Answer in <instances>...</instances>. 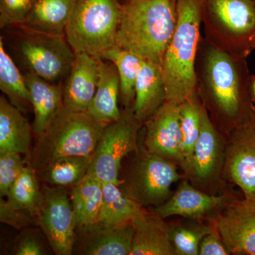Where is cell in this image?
<instances>
[{
  "label": "cell",
  "instance_id": "14",
  "mask_svg": "<svg viewBox=\"0 0 255 255\" xmlns=\"http://www.w3.org/2000/svg\"><path fill=\"white\" fill-rule=\"evenodd\" d=\"M142 138L152 153L174 162L182 169V132L179 105L166 102L142 128Z\"/></svg>",
  "mask_w": 255,
  "mask_h": 255
},
{
  "label": "cell",
  "instance_id": "4",
  "mask_svg": "<svg viewBox=\"0 0 255 255\" xmlns=\"http://www.w3.org/2000/svg\"><path fill=\"white\" fill-rule=\"evenodd\" d=\"M107 124L88 112H75L63 106L46 130L36 136L28 163L35 171L66 156H91Z\"/></svg>",
  "mask_w": 255,
  "mask_h": 255
},
{
  "label": "cell",
  "instance_id": "3",
  "mask_svg": "<svg viewBox=\"0 0 255 255\" xmlns=\"http://www.w3.org/2000/svg\"><path fill=\"white\" fill-rule=\"evenodd\" d=\"M205 0H177V20L162 59L166 102L180 105L196 92V60Z\"/></svg>",
  "mask_w": 255,
  "mask_h": 255
},
{
  "label": "cell",
  "instance_id": "8",
  "mask_svg": "<svg viewBox=\"0 0 255 255\" xmlns=\"http://www.w3.org/2000/svg\"><path fill=\"white\" fill-rule=\"evenodd\" d=\"M142 126L132 108H122L120 118L104 128L91 156L87 174L101 182L119 186L122 163L138 147Z\"/></svg>",
  "mask_w": 255,
  "mask_h": 255
},
{
  "label": "cell",
  "instance_id": "35",
  "mask_svg": "<svg viewBox=\"0 0 255 255\" xmlns=\"http://www.w3.org/2000/svg\"><path fill=\"white\" fill-rule=\"evenodd\" d=\"M0 220L1 223H6L18 231L37 226L36 218L33 214L23 210L15 209L2 198L0 199Z\"/></svg>",
  "mask_w": 255,
  "mask_h": 255
},
{
  "label": "cell",
  "instance_id": "34",
  "mask_svg": "<svg viewBox=\"0 0 255 255\" xmlns=\"http://www.w3.org/2000/svg\"><path fill=\"white\" fill-rule=\"evenodd\" d=\"M33 0H0V28L24 23Z\"/></svg>",
  "mask_w": 255,
  "mask_h": 255
},
{
  "label": "cell",
  "instance_id": "22",
  "mask_svg": "<svg viewBox=\"0 0 255 255\" xmlns=\"http://www.w3.org/2000/svg\"><path fill=\"white\" fill-rule=\"evenodd\" d=\"M100 60L98 83L88 112L93 118L105 124L120 118V78L118 70L112 62Z\"/></svg>",
  "mask_w": 255,
  "mask_h": 255
},
{
  "label": "cell",
  "instance_id": "21",
  "mask_svg": "<svg viewBox=\"0 0 255 255\" xmlns=\"http://www.w3.org/2000/svg\"><path fill=\"white\" fill-rule=\"evenodd\" d=\"M25 80L31 95L34 120L32 130L35 137L45 130L63 105V87L56 85L28 72Z\"/></svg>",
  "mask_w": 255,
  "mask_h": 255
},
{
  "label": "cell",
  "instance_id": "24",
  "mask_svg": "<svg viewBox=\"0 0 255 255\" xmlns=\"http://www.w3.org/2000/svg\"><path fill=\"white\" fill-rule=\"evenodd\" d=\"M90 162V156H66L55 159L36 172L42 184L72 189L86 177Z\"/></svg>",
  "mask_w": 255,
  "mask_h": 255
},
{
  "label": "cell",
  "instance_id": "38",
  "mask_svg": "<svg viewBox=\"0 0 255 255\" xmlns=\"http://www.w3.org/2000/svg\"><path fill=\"white\" fill-rule=\"evenodd\" d=\"M172 2L174 3V4L176 5V2H177V0H172Z\"/></svg>",
  "mask_w": 255,
  "mask_h": 255
},
{
  "label": "cell",
  "instance_id": "17",
  "mask_svg": "<svg viewBox=\"0 0 255 255\" xmlns=\"http://www.w3.org/2000/svg\"><path fill=\"white\" fill-rule=\"evenodd\" d=\"M100 60L86 53L75 54L63 87V105L75 112H88L98 83Z\"/></svg>",
  "mask_w": 255,
  "mask_h": 255
},
{
  "label": "cell",
  "instance_id": "26",
  "mask_svg": "<svg viewBox=\"0 0 255 255\" xmlns=\"http://www.w3.org/2000/svg\"><path fill=\"white\" fill-rule=\"evenodd\" d=\"M145 210L117 184L103 182V201L99 221L113 225L132 223Z\"/></svg>",
  "mask_w": 255,
  "mask_h": 255
},
{
  "label": "cell",
  "instance_id": "2",
  "mask_svg": "<svg viewBox=\"0 0 255 255\" xmlns=\"http://www.w3.org/2000/svg\"><path fill=\"white\" fill-rule=\"evenodd\" d=\"M117 36L121 48L162 63L173 36L177 14L172 0H123Z\"/></svg>",
  "mask_w": 255,
  "mask_h": 255
},
{
  "label": "cell",
  "instance_id": "1",
  "mask_svg": "<svg viewBox=\"0 0 255 255\" xmlns=\"http://www.w3.org/2000/svg\"><path fill=\"white\" fill-rule=\"evenodd\" d=\"M196 90L211 122L225 137L255 116L248 58L228 54L201 38L196 60Z\"/></svg>",
  "mask_w": 255,
  "mask_h": 255
},
{
  "label": "cell",
  "instance_id": "28",
  "mask_svg": "<svg viewBox=\"0 0 255 255\" xmlns=\"http://www.w3.org/2000/svg\"><path fill=\"white\" fill-rule=\"evenodd\" d=\"M103 60L112 62L118 70L120 78V102L122 108H132L141 58L117 45L105 53Z\"/></svg>",
  "mask_w": 255,
  "mask_h": 255
},
{
  "label": "cell",
  "instance_id": "25",
  "mask_svg": "<svg viewBox=\"0 0 255 255\" xmlns=\"http://www.w3.org/2000/svg\"><path fill=\"white\" fill-rule=\"evenodd\" d=\"M70 199L76 227L97 222L103 201V182L87 174L78 185L70 189Z\"/></svg>",
  "mask_w": 255,
  "mask_h": 255
},
{
  "label": "cell",
  "instance_id": "16",
  "mask_svg": "<svg viewBox=\"0 0 255 255\" xmlns=\"http://www.w3.org/2000/svg\"><path fill=\"white\" fill-rule=\"evenodd\" d=\"M232 196L228 193L219 195L208 194L184 179L168 200L153 211L164 219L173 216L201 219L217 211Z\"/></svg>",
  "mask_w": 255,
  "mask_h": 255
},
{
  "label": "cell",
  "instance_id": "12",
  "mask_svg": "<svg viewBox=\"0 0 255 255\" xmlns=\"http://www.w3.org/2000/svg\"><path fill=\"white\" fill-rule=\"evenodd\" d=\"M209 223L231 255H255V201L233 196Z\"/></svg>",
  "mask_w": 255,
  "mask_h": 255
},
{
  "label": "cell",
  "instance_id": "37",
  "mask_svg": "<svg viewBox=\"0 0 255 255\" xmlns=\"http://www.w3.org/2000/svg\"><path fill=\"white\" fill-rule=\"evenodd\" d=\"M251 96L253 102L255 104V75L252 76Z\"/></svg>",
  "mask_w": 255,
  "mask_h": 255
},
{
  "label": "cell",
  "instance_id": "7",
  "mask_svg": "<svg viewBox=\"0 0 255 255\" xmlns=\"http://www.w3.org/2000/svg\"><path fill=\"white\" fill-rule=\"evenodd\" d=\"M205 38L228 54L248 58L255 50V0H205Z\"/></svg>",
  "mask_w": 255,
  "mask_h": 255
},
{
  "label": "cell",
  "instance_id": "11",
  "mask_svg": "<svg viewBox=\"0 0 255 255\" xmlns=\"http://www.w3.org/2000/svg\"><path fill=\"white\" fill-rule=\"evenodd\" d=\"M35 218L55 255H73L76 225L70 189L42 184Z\"/></svg>",
  "mask_w": 255,
  "mask_h": 255
},
{
  "label": "cell",
  "instance_id": "23",
  "mask_svg": "<svg viewBox=\"0 0 255 255\" xmlns=\"http://www.w3.org/2000/svg\"><path fill=\"white\" fill-rule=\"evenodd\" d=\"M75 0H33L27 17L21 26L53 36H65Z\"/></svg>",
  "mask_w": 255,
  "mask_h": 255
},
{
  "label": "cell",
  "instance_id": "29",
  "mask_svg": "<svg viewBox=\"0 0 255 255\" xmlns=\"http://www.w3.org/2000/svg\"><path fill=\"white\" fill-rule=\"evenodd\" d=\"M202 110L203 105L196 90L179 105L183 157L182 170L184 178L190 168L194 147L200 134Z\"/></svg>",
  "mask_w": 255,
  "mask_h": 255
},
{
  "label": "cell",
  "instance_id": "15",
  "mask_svg": "<svg viewBox=\"0 0 255 255\" xmlns=\"http://www.w3.org/2000/svg\"><path fill=\"white\" fill-rule=\"evenodd\" d=\"M133 236L132 223L113 225L98 221L77 226L73 255H130Z\"/></svg>",
  "mask_w": 255,
  "mask_h": 255
},
{
  "label": "cell",
  "instance_id": "9",
  "mask_svg": "<svg viewBox=\"0 0 255 255\" xmlns=\"http://www.w3.org/2000/svg\"><path fill=\"white\" fill-rule=\"evenodd\" d=\"M18 43V50L28 72L53 82L68 76L75 53L65 36H53L28 29Z\"/></svg>",
  "mask_w": 255,
  "mask_h": 255
},
{
  "label": "cell",
  "instance_id": "13",
  "mask_svg": "<svg viewBox=\"0 0 255 255\" xmlns=\"http://www.w3.org/2000/svg\"><path fill=\"white\" fill-rule=\"evenodd\" d=\"M223 179L239 187L247 200L255 201V116L226 137Z\"/></svg>",
  "mask_w": 255,
  "mask_h": 255
},
{
  "label": "cell",
  "instance_id": "5",
  "mask_svg": "<svg viewBox=\"0 0 255 255\" xmlns=\"http://www.w3.org/2000/svg\"><path fill=\"white\" fill-rule=\"evenodd\" d=\"M122 9L119 0H75L65 36L75 54L103 60L117 45Z\"/></svg>",
  "mask_w": 255,
  "mask_h": 255
},
{
  "label": "cell",
  "instance_id": "6",
  "mask_svg": "<svg viewBox=\"0 0 255 255\" xmlns=\"http://www.w3.org/2000/svg\"><path fill=\"white\" fill-rule=\"evenodd\" d=\"M179 167L147 150L140 132L138 147L122 163L119 187L142 207L156 208L172 195V184L184 179L178 170Z\"/></svg>",
  "mask_w": 255,
  "mask_h": 255
},
{
  "label": "cell",
  "instance_id": "18",
  "mask_svg": "<svg viewBox=\"0 0 255 255\" xmlns=\"http://www.w3.org/2000/svg\"><path fill=\"white\" fill-rule=\"evenodd\" d=\"M167 100V91L162 65L149 60H141L132 110L144 125Z\"/></svg>",
  "mask_w": 255,
  "mask_h": 255
},
{
  "label": "cell",
  "instance_id": "32",
  "mask_svg": "<svg viewBox=\"0 0 255 255\" xmlns=\"http://www.w3.org/2000/svg\"><path fill=\"white\" fill-rule=\"evenodd\" d=\"M18 152L0 154V197L7 196L10 188L16 180L21 171L28 164L26 157L23 158Z\"/></svg>",
  "mask_w": 255,
  "mask_h": 255
},
{
  "label": "cell",
  "instance_id": "33",
  "mask_svg": "<svg viewBox=\"0 0 255 255\" xmlns=\"http://www.w3.org/2000/svg\"><path fill=\"white\" fill-rule=\"evenodd\" d=\"M34 227L21 230L14 242L12 255H48L46 243L43 241L42 231Z\"/></svg>",
  "mask_w": 255,
  "mask_h": 255
},
{
  "label": "cell",
  "instance_id": "30",
  "mask_svg": "<svg viewBox=\"0 0 255 255\" xmlns=\"http://www.w3.org/2000/svg\"><path fill=\"white\" fill-rule=\"evenodd\" d=\"M41 198V182L36 171L28 163L10 188L6 202L15 209L31 213L35 217Z\"/></svg>",
  "mask_w": 255,
  "mask_h": 255
},
{
  "label": "cell",
  "instance_id": "19",
  "mask_svg": "<svg viewBox=\"0 0 255 255\" xmlns=\"http://www.w3.org/2000/svg\"><path fill=\"white\" fill-rule=\"evenodd\" d=\"M145 210L132 221L134 236L130 255H176L170 239L171 225Z\"/></svg>",
  "mask_w": 255,
  "mask_h": 255
},
{
  "label": "cell",
  "instance_id": "36",
  "mask_svg": "<svg viewBox=\"0 0 255 255\" xmlns=\"http://www.w3.org/2000/svg\"><path fill=\"white\" fill-rule=\"evenodd\" d=\"M212 227V226H211ZM200 255H231L219 234L213 228L211 233L203 238L199 247Z\"/></svg>",
  "mask_w": 255,
  "mask_h": 255
},
{
  "label": "cell",
  "instance_id": "10",
  "mask_svg": "<svg viewBox=\"0 0 255 255\" xmlns=\"http://www.w3.org/2000/svg\"><path fill=\"white\" fill-rule=\"evenodd\" d=\"M226 144V137L215 127L203 106L200 134L184 179L199 190L219 195L224 182Z\"/></svg>",
  "mask_w": 255,
  "mask_h": 255
},
{
  "label": "cell",
  "instance_id": "27",
  "mask_svg": "<svg viewBox=\"0 0 255 255\" xmlns=\"http://www.w3.org/2000/svg\"><path fill=\"white\" fill-rule=\"evenodd\" d=\"M0 89L8 100L26 114L32 108L31 95L24 75L5 50L2 38L0 39Z\"/></svg>",
  "mask_w": 255,
  "mask_h": 255
},
{
  "label": "cell",
  "instance_id": "20",
  "mask_svg": "<svg viewBox=\"0 0 255 255\" xmlns=\"http://www.w3.org/2000/svg\"><path fill=\"white\" fill-rule=\"evenodd\" d=\"M31 126L5 96L0 97V154L18 152L28 159L31 152Z\"/></svg>",
  "mask_w": 255,
  "mask_h": 255
},
{
  "label": "cell",
  "instance_id": "31",
  "mask_svg": "<svg viewBox=\"0 0 255 255\" xmlns=\"http://www.w3.org/2000/svg\"><path fill=\"white\" fill-rule=\"evenodd\" d=\"M212 231L211 224L171 225L170 239L176 255H199L203 238Z\"/></svg>",
  "mask_w": 255,
  "mask_h": 255
}]
</instances>
